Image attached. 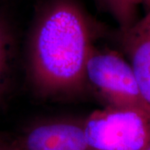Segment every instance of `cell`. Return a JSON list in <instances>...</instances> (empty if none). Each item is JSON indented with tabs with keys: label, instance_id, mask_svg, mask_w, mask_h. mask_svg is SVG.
<instances>
[{
	"label": "cell",
	"instance_id": "cell-4",
	"mask_svg": "<svg viewBox=\"0 0 150 150\" xmlns=\"http://www.w3.org/2000/svg\"><path fill=\"white\" fill-rule=\"evenodd\" d=\"M18 150H91L83 118H56L30 124L13 139Z\"/></svg>",
	"mask_w": 150,
	"mask_h": 150
},
{
	"label": "cell",
	"instance_id": "cell-7",
	"mask_svg": "<svg viewBox=\"0 0 150 150\" xmlns=\"http://www.w3.org/2000/svg\"><path fill=\"white\" fill-rule=\"evenodd\" d=\"M98 2L103 9L118 23L119 30H125L138 21L142 7H150V0H98Z\"/></svg>",
	"mask_w": 150,
	"mask_h": 150
},
{
	"label": "cell",
	"instance_id": "cell-8",
	"mask_svg": "<svg viewBox=\"0 0 150 150\" xmlns=\"http://www.w3.org/2000/svg\"><path fill=\"white\" fill-rule=\"evenodd\" d=\"M0 150H18L13 139H5L0 137Z\"/></svg>",
	"mask_w": 150,
	"mask_h": 150
},
{
	"label": "cell",
	"instance_id": "cell-1",
	"mask_svg": "<svg viewBox=\"0 0 150 150\" xmlns=\"http://www.w3.org/2000/svg\"><path fill=\"white\" fill-rule=\"evenodd\" d=\"M98 28L76 0H43L26 44V72L37 97L68 99L87 90L85 66Z\"/></svg>",
	"mask_w": 150,
	"mask_h": 150
},
{
	"label": "cell",
	"instance_id": "cell-5",
	"mask_svg": "<svg viewBox=\"0 0 150 150\" xmlns=\"http://www.w3.org/2000/svg\"><path fill=\"white\" fill-rule=\"evenodd\" d=\"M118 36L141 94L150 108V7L131 27L119 30Z\"/></svg>",
	"mask_w": 150,
	"mask_h": 150
},
{
	"label": "cell",
	"instance_id": "cell-9",
	"mask_svg": "<svg viewBox=\"0 0 150 150\" xmlns=\"http://www.w3.org/2000/svg\"><path fill=\"white\" fill-rule=\"evenodd\" d=\"M145 150H150V144H149V146H148V147H147V148L145 149Z\"/></svg>",
	"mask_w": 150,
	"mask_h": 150
},
{
	"label": "cell",
	"instance_id": "cell-6",
	"mask_svg": "<svg viewBox=\"0 0 150 150\" xmlns=\"http://www.w3.org/2000/svg\"><path fill=\"white\" fill-rule=\"evenodd\" d=\"M16 59L15 35L7 17L0 12V103L10 90Z\"/></svg>",
	"mask_w": 150,
	"mask_h": 150
},
{
	"label": "cell",
	"instance_id": "cell-3",
	"mask_svg": "<svg viewBox=\"0 0 150 150\" xmlns=\"http://www.w3.org/2000/svg\"><path fill=\"white\" fill-rule=\"evenodd\" d=\"M91 150H145L150 144V112L103 107L83 118Z\"/></svg>",
	"mask_w": 150,
	"mask_h": 150
},
{
	"label": "cell",
	"instance_id": "cell-2",
	"mask_svg": "<svg viewBox=\"0 0 150 150\" xmlns=\"http://www.w3.org/2000/svg\"><path fill=\"white\" fill-rule=\"evenodd\" d=\"M85 82L87 90L92 92L103 107L150 112L128 59L115 50L95 44L92 47L86 62Z\"/></svg>",
	"mask_w": 150,
	"mask_h": 150
}]
</instances>
